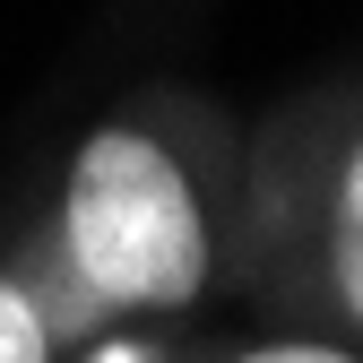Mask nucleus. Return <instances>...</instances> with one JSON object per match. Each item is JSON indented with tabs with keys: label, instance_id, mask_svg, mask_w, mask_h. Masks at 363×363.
Segmentation results:
<instances>
[{
	"label": "nucleus",
	"instance_id": "obj_1",
	"mask_svg": "<svg viewBox=\"0 0 363 363\" xmlns=\"http://www.w3.org/2000/svg\"><path fill=\"white\" fill-rule=\"evenodd\" d=\"M61 268L96 320L191 311L216 277V216L191 156L147 121L86 130L61 173Z\"/></svg>",
	"mask_w": 363,
	"mask_h": 363
},
{
	"label": "nucleus",
	"instance_id": "obj_2",
	"mask_svg": "<svg viewBox=\"0 0 363 363\" xmlns=\"http://www.w3.org/2000/svg\"><path fill=\"white\" fill-rule=\"evenodd\" d=\"M52 346H61V329L43 311V294L0 277V363H52Z\"/></svg>",
	"mask_w": 363,
	"mask_h": 363
},
{
	"label": "nucleus",
	"instance_id": "obj_3",
	"mask_svg": "<svg viewBox=\"0 0 363 363\" xmlns=\"http://www.w3.org/2000/svg\"><path fill=\"white\" fill-rule=\"evenodd\" d=\"M329 311L363 329V216H329Z\"/></svg>",
	"mask_w": 363,
	"mask_h": 363
},
{
	"label": "nucleus",
	"instance_id": "obj_4",
	"mask_svg": "<svg viewBox=\"0 0 363 363\" xmlns=\"http://www.w3.org/2000/svg\"><path fill=\"white\" fill-rule=\"evenodd\" d=\"M234 363H363V354L320 346V337H277V346H251V354H234Z\"/></svg>",
	"mask_w": 363,
	"mask_h": 363
},
{
	"label": "nucleus",
	"instance_id": "obj_5",
	"mask_svg": "<svg viewBox=\"0 0 363 363\" xmlns=\"http://www.w3.org/2000/svg\"><path fill=\"white\" fill-rule=\"evenodd\" d=\"M329 216H363V130H354V147H346V164H337V199H329Z\"/></svg>",
	"mask_w": 363,
	"mask_h": 363
}]
</instances>
